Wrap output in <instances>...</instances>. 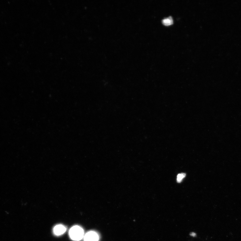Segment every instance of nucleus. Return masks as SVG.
<instances>
[{
    "mask_svg": "<svg viewBox=\"0 0 241 241\" xmlns=\"http://www.w3.org/2000/svg\"><path fill=\"white\" fill-rule=\"evenodd\" d=\"M186 176V174L181 173L178 175H177V181L178 183H181L183 178Z\"/></svg>",
    "mask_w": 241,
    "mask_h": 241,
    "instance_id": "39448f33",
    "label": "nucleus"
},
{
    "mask_svg": "<svg viewBox=\"0 0 241 241\" xmlns=\"http://www.w3.org/2000/svg\"><path fill=\"white\" fill-rule=\"evenodd\" d=\"M66 230V227L62 225H56L54 229V233L56 236H60L64 233Z\"/></svg>",
    "mask_w": 241,
    "mask_h": 241,
    "instance_id": "7ed1b4c3",
    "label": "nucleus"
},
{
    "mask_svg": "<svg viewBox=\"0 0 241 241\" xmlns=\"http://www.w3.org/2000/svg\"><path fill=\"white\" fill-rule=\"evenodd\" d=\"M69 234L71 239L74 241H79L84 237V231L79 226H75L70 229Z\"/></svg>",
    "mask_w": 241,
    "mask_h": 241,
    "instance_id": "f257e3e1",
    "label": "nucleus"
},
{
    "mask_svg": "<svg viewBox=\"0 0 241 241\" xmlns=\"http://www.w3.org/2000/svg\"><path fill=\"white\" fill-rule=\"evenodd\" d=\"M190 235H191V236L193 237H195L196 236V234L195 233H191L190 234Z\"/></svg>",
    "mask_w": 241,
    "mask_h": 241,
    "instance_id": "423d86ee",
    "label": "nucleus"
},
{
    "mask_svg": "<svg viewBox=\"0 0 241 241\" xmlns=\"http://www.w3.org/2000/svg\"><path fill=\"white\" fill-rule=\"evenodd\" d=\"M173 21L171 17H169L168 18H166L163 20L162 23L165 25L169 26L172 24Z\"/></svg>",
    "mask_w": 241,
    "mask_h": 241,
    "instance_id": "20e7f679",
    "label": "nucleus"
},
{
    "mask_svg": "<svg viewBox=\"0 0 241 241\" xmlns=\"http://www.w3.org/2000/svg\"><path fill=\"white\" fill-rule=\"evenodd\" d=\"M99 237L94 231H90L86 234L84 237V241H98Z\"/></svg>",
    "mask_w": 241,
    "mask_h": 241,
    "instance_id": "f03ea898",
    "label": "nucleus"
}]
</instances>
